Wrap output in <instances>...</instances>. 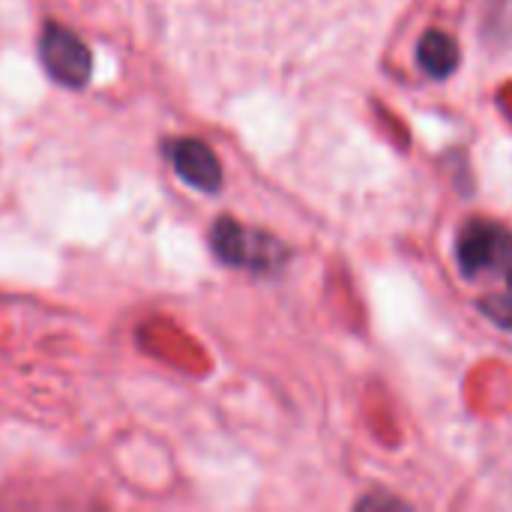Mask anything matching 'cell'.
<instances>
[{
  "label": "cell",
  "instance_id": "cell-3",
  "mask_svg": "<svg viewBox=\"0 0 512 512\" xmlns=\"http://www.w3.org/2000/svg\"><path fill=\"white\" fill-rule=\"evenodd\" d=\"M36 54L42 72L63 90H84L93 78L90 45L66 24L48 18L36 39Z\"/></svg>",
  "mask_w": 512,
  "mask_h": 512
},
{
  "label": "cell",
  "instance_id": "cell-2",
  "mask_svg": "<svg viewBox=\"0 0 512 512\" xmlns=\"http://www.w3.org/2000/svg\"><path fill=\"white\" fill-rule=\"evenodd\" d=\"M210 249L225 267L249 270V273H276L291 258L288 246H282L273 234L249 228L231 216H219L213 222Z\"/></svg>",
  "mask_w": 512,
  "mask_h": 512
},
{
  "label": "cell",
  "instance_id": "cell-1",
  "mask_svg": "<svg viewBox=\"0 0 512 512\" xmlns=\"http://www.w3.org/2000/svg\"><path fill=\"white\" fill-rule=\"evenodd\" d=\"M456 261L468 282H495L512 279V231L495 219H465L456 234Z\"/></svg>",
  "mask_w": 512,
  "mask_h": 512
},
{
  "label": "cell",
  "instance_id": "cell-5",
  "mask_svg": "<svg viewBox=\"0 0 512 512\" xmlns=\"http://www.w3.org/2000/svg\"><path fill=\"white\" fill-rule=\"evenodd\" d=\"M417 60L426 75L450 78L459 69V42L447 30H426L417 45Z\"/></svg>",
  "mask_w": 512,
  "mask_h": 512
},
{
  "label": "cell",
  "instance_id": "cell-6",
  "mask_svg": "<svg viewBox=\"0 0 512 512\" xmlns=\"http://www.w3.org/2000/svg\"><path fill=\"white\" fill-rule=\"evenodd\" d=\"M480 309L486 318H492L498 327L512 330V279H507L504 285L492 288L483 300H480Z\"/></svg>",
  "mask_w": 512,
  "mask_h": 512
},
{
  "label": "cell",
  "instance_id": "cell-4",
  "mask_svg": "<svg viewBox=\"0 0 512 512\" xmlns=\"http://www.w3.org/2000/svg\"><path fill=\"white\" fill-rule=\"evenodd\" d=\"M162 156L171 162L174 174L195 192L216 195L222 189V162L213 153V147L204 144L201 138H165Z\"/></svg>",
  "mask_w": 512,
  "mask_h": 512
}]
</instances>
